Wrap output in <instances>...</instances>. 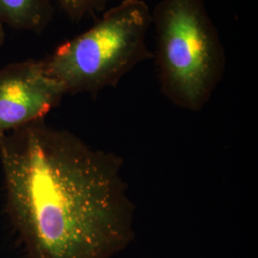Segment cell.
Wrapping results in <instances>:
<instances>
[{"label":"cell","mask_w":258,"mask_h":258,"mask_svg":"<svg viewBox=\"0 0 258 258\" xmlns=\"http://www.w3.org/2000/svg\"><path fill=\"white\" fill-rule=\"evenodd\" d=\"M54 0H0V23L19 31L41 34L53 19Z\"/></svg>","instance_id":"5"},{"label":"cell","mask_w":258,"mask_h":258,"mask_svg":"<svg viewBox=\"0 0 258 258\" xmlns=\"http://www.w3.org/2000/svg\"><path fill=\"white\" fill-rule=\"evenodd\" d=\"M151 10L144 0H122L102 12L92 27L43 58L65 95L95 96L116 87L136 66L152 59L148 45Z\"/></svg>","instance_id":"3"},{"label":"cell","mask_w":258,"mask_h":258,"mask_svg":"<svg viewBox=\"0 0 258 258\" xmlns=\"http://www.w3.org/2000/svg\"><path fill=\"white\" fill-rule=\"evenodd\" d=\"M43 59H27L0 69V134L44 120L64 97Z\"/></svg>","instance_id":"4"},{"label":"cell","mask_w":258,"mask_h":258,"mask_svg":"<svg viewBox=\"0 0 258 258\" xmlns=\"http://www.w3.org/2000/svg\"><path fill=\"white\" fill-rule=\"evenodd\" d=\"M112 0H54L55 5L74 23L95 17L108 8Z\"/></svg>","instance_id":"6"},{"label":"cell","mask_w":258,"mask_h":258,"mask_svg":"<svg viewBox=\"0 0 258 258\" xmlns=\"http://www.w3.org/2000/svg\"><path fill=\"white\" fill-rule=\"evenodd\" d=\"M4 39H5V27L0 23V49L3 45Z\"/></svg>","instance_id":"7"},{"label":"cell","mask_w":258,"mask_h":258,"mask_svg":"<svg viewBox=\"0 0 258 258\" xmlns=\"http://www.w3.org/2000/svg\"><path fill=\"white\" fill-rule=\"evenodd\" d=\"M161 93L179 108L199 112L224 77L226 52L205 0H160L151 11Z\"/></svg>","instance_id":"2"},{"label":"cell","mask_w":258,"mask_h":258,"mask_svg":"<svg viewBox=\"0 0 258 258\" xmlns=\"http://www.w3.org/2000/svg\"><path fill=\"white\" fill-rule=\"evenodd\" d=\"M6 211L27 258H113L134 240L123 161L44 120L0 134Z\"/></svg>","instance_id":"1"}]
</instances>
